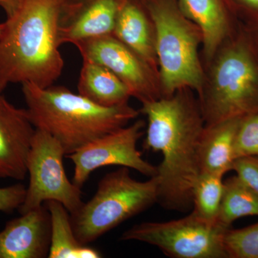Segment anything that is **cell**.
Returning <instances> with one entry per match:
<instances>
[{
    "instance_id": "cell-1",
    "label": "cell",
    "mask_w": 258,
    "mask_h": 258,
    "mask_svg": "<svg viewBox=\"0 0 258 258\" xmlns=\"http://www.w3.org/2000/svg\"><path fill=\"white\" fill-rule=\"evenodd\" d=\"M140 112L148 120L144 149L162 154L157 166V203L166 210L187 212L201 174L199 148L205 124L200 104L183 89L142 103Z\"/></svg>"
},
{
    "instance_id": "cell-2",
    "label": "cell",
    "mask_w": 258,
    "mask_h": 258,
    "mask_svg": "<svg viewBox=\"0 0 258 258\" xmlns=\"http://www.w3.org/2000/svg\"><path fill=\"white\" fill-rule=\"evenodd\" d=\"M64 0H23L0 34V93L13 83L45 88L60 77L58 20Z\"/></svg>"
},
{
    "instance_id": "cell-3",
    "label": "cell",
    "mask_w": 258,
    "mask_h": 258,
    "mask_svg": "<svg viewBox=\"0 0 258 258\" xmlns=\"http://www.w3.org/2000/svg\"><path fill=\"white\" fill-rule=\"evenodd\" d=\"M22 91L32 124L57 139L66 155L125 126L140 113L128 103L99 106L64 86L42 88L25 83Z\"/></svg>"
},
{
    "instance_id": "cell-4",
    "label": "cell",
    "mask_w": 258,
    "mask_h": 258,
    "mask_svg": "<svg viewBox=\"0 0 258 258\" xmlns=\"http://www.w3.org/2000/svg\"><path fill=\"white\" fill-rule=\"evenodd\" d=\"M221 47L200 96L205 125L258 111V62L244 29Z\"/></svg>"
},
{
    "instance_id": "cell-5",
    "label": "cell",
    "mask_w": 258,
    "mask_h": 258,
    "mask_svg": "<svg viewBox=\"0 0 258 258\" xmlns=\"http://www.w3.org/2000/svg\"><path fill=\"white\" fill-rule=\"evenodd\" d=\"M142 1L154 28L162 96L189 88L200 96L205 79L198 54L200 30L183 14L177 0Z\"/></svg>"
},
{
    "instance_id": "cell-6",
    "label": "cell",
    "mask_w": 258,
    "mask_h": 258,
    "mask_svg": "<svg viewBox=\"0 0 258 258\" xmlns=\"http://www.w3.org/2000/svg\"><path fill=\"white\" fill-rule=\"evenodd\" d=\"M157 176L139 181L128 168L106 174L94 196L71 215L75 235L84 244L94 242L117 226L157 203Z\"/></svg>"
},
{
    "instance_id": "cell-7",
    "label": "cell",
    "mask_w": 258,
    "mask_h": 258,
    "mask_svg": "<svg viewBox=\"0 0 258 258\" xmlns=\"http://www.w3.org/2000/svg\"><path fill=\"white\" fill-rule=\"evenodd\" d=\"M229 229L191 212L178 220L137 224L120 239L152 244L173 258H228L225 237Z\"/></svg>"
},
{
    "instance_id": "cell-8",
    "label": "cell",
    "mask_w": 258,
    "mask_h": 258,
    "mask_svg": "<svg viewBox=\"0 0 258 258\" xmlns=\"http://www.w3.org/2000/svg\"><path fill=\"white\" fill-rule=\"evenodd\" d=\"M66 155L60 142L45 131L37 129L27 161L30 177L20 215L40 208L44 202L62 204L71 215L82 206L81 187L70 181L63 164Z\"/></svg>"
},
{
    "instance_id": "cell-9",
    "label": "cell",
    "mask_w": 258,
    "mask_h": 258,
    "mask_svg": "<svg viewBox=\"0 0 258 258\" xmlns=\"http://www.w3.org/2000/svg\"><path fill=\"white\" fill-rule=\"evenodd\" d=\"M145 127L144 120H137L66 155L74 164L73 182L81 188L93 171L112 165L134 169L149 178L157 176V166L144 160L137 149Z\"/></svg>"
},
{
    "instance_id": "cell-10",
    "label": "cell",
    "mask_w": 258,
    "mask_h": 258,
    "mask_svg": "<svg viewBox=\"0 0 258 258\" xmlns=\"http://www.w3.org/2000/svg\"><path fill=\"white\" fill-rule=\"evenodd\" d=\"M82 56L111 71L144 103L162 98L159 73L113 35L93 37L74 44Z\"/></svg>"
},
{
    "instance_id": "cell-11",
    "label": "cell",
    "mask_w": 258,
    "mask_h": 258,
    "mask_svg": "<svg viewBox=\"0 0 258 258\" xmlns=\"http://www.w3.org/2000/svg\"><path fill=\"white\" fill-rule=\"evenodd\" d=\"M125 0H64L58 20V42L112 35Z\"/></svg>"
},
{
    "instance_id": "cell-12",
    "label": "cell",
    "mask_w": 258,
    "mask_h": 258,
    "mask_svg": "<svg viewBox=\"0 0 258 258\" xmlns=\"http://www.w3.org/2000/svg\"><path fill=\"white\" fill-rule=\"evenodd\" d=\"M35 131L27 109L17 108L0 93V179H25Z\"/></svg>"
},
{
    "instance_id": "cell-13",
    "label": "cell",
    "mask_w": 258,
    "mask_h": 258,
    "mask_svg": "<svg viewBox=\"0 0 258 258\" xmlns=\"http://www.w3.org/2000/svg\"><path fill=\"white\" fill-rule=\"evenodd\" d=\"M50 238V213L42 205L7 222L0 231V258L47 257Z\"/></svg>"
},
{
    "instance_id": "cell-14",
    "label": "cell",
    "mask_w": 258,
    "mask_h": 258,
    "mask_svg": "<svg viewBox=\"0 0 258 258\" xmlns=\"http://www.w3.org/2000/svg\"><path fill=\"white\" fill-rule=\"evenodd\" d=\"M180 10L200 32L204 53L213 60L218 49L230 38V13L226 0H177Z\"/></svg>"
},
{
    "instance_id": "cell-15",
    "label": "cell",
    "mask_w": 258,
    "mask_h": 258,
    "mask_svg": "<svg viewBox=\"0 0 258 258\" xmlns=\"http://www.w3.org/2000/svg\"><path fill=\"white\" fill-rule=\"evenodd\" d=\"M112 35L158 72L154 28L142 0H125Z\"/></svg>"
},
{
    "instance_id": "cell-16",
    "label": "cell",
    "mask_w": 258,
    "mask_h": 258,
    "mask_svg": "<svg viewBox=\"0 0 258 258\" xmlns=\"http://www.w3.org/2000/svg\"><path fill=\"white\" fill-rule=\"evenodd\" d=\"M241 120L235 118L205 125L199 148L201 172L224 176L232 171L236 159V135Z\"/></svg>"
},
{
    "instance_id": "cell-17",
    "label": "cell",
    "mask_w": 258,
    "mask_h": 258,
    "mask_svg": "<svg viewBox=\"0 0 258 258\" xmlns=\"http://www.w3.org/2000/svg\"><path fill=\"white\" fill-rule=\"evenodd\" d=\"M78 91L81 96L104 107L128 103L130 90L110 70L93 61L83 60Z\"/></svg>"
},
{
    "instance_id": "cell-18",
    "label": "cell",
    "mask_w": 258,
    "mask_h": 258,
    "mask_svg": "<svg viewBox=\"0 0 258 258\" xmlns=\"http://www.w3.org/2000/svg\"><path fill=\"white\" fill-rule=\"evenodd\" d=\"M50 213L51 238L49 258H99L102 254L98 249L81 243L76 235L71 214L62 204L56 201L46 202Z\"/></svg>"
},
{
    "instance_id": "cell-19",
    "label": "cell",
    "mask_w": 258,
    "mask_h": 258,
    "mask_svg": "<svg viewBox=\"0 0 258 258\" xmlns=\"http://www.w3.org/2000/svg\"><path fill=\"white\" fill-rule=\"evenodd\" d=\"M249 216L258 217V194L237 175L224 180L218 222L231 228L235 220Z\"/></svg>"
},
{
    "instance_id": "cell-20",
    "label": "cell",
    "mask_w": 258,
    "mask_h": 258,
    "mask_svg": "<svg viewBox=\"0 0 258 258\" xmlns=\"http://www.w3.org/2000/svg\"><path fill=\"white\" fill-rule=\"evenodd\" d=\"M224 176L201 172L193 190L192 211L209 222H218L224 193Z\"/></svg>"
},
{
    "instance_id": "cell-21",
    "label": "cell",
    "mask_w": 258,
    "mask_h": 258,
    "mask_svg": "<svg viewBox=\"0 0 258 258\" xmlns=\"http://www.w3.org/2000/svg\"><path fill=\"white\" fill-rule=\"evenodd\" d=\"M225 247L228 258H258V222L227 231Z\"/></svg>"
},
{
    "instance_id": "cell-22",
    "label": "cell",
    "mask_w": 258,
    "mask_h": 258,
    "mask_svg": "<svg viewBox=\"0 0 258 258\" xmlns=\"http://www.w3.org/2000/svg\"><path fill=\"white\" fill-rule=\"evenodd\" d=\"M235 157L258 156V111L242 118L235 139Z\"/></svg>"
},
{
    "instance_id": "cell-23",
    "label": "cell",
    "mask_w": 258,
    "mask_h": 258,
    "mask_svg": "<svg viewBox=\"0 0 258 258\" xmlns=\"http://www.w3.org/2000/svg\"><path fill=\"white\" fill-rule=\"evenodd\" d=\"M232 171H235L236 175L258 194V156L237 158Z\"/></svg>"
},
{
    "instance_id": "cell-24",
    "label": "cell",
    "mask_w": 258,
    "mask_h": 258,
    "mask_svg": "<svg viewBox=\"0 0 258 258\" xmlns=\"http://www.w3.org/2000/svg\"><path fill=\"white\" fill-rule=\"evenodd\" d=\"M26 189L20 183L0 187V212L10 213L18 210L24 203Z\"/></svg>"
},
{
    "instance_id": "cell-25",
    "label": "cell",
    "mask_w": 258,
    "mask_h": 258,
    "mask_svg": "<svg viewBox=\"0 0 258 258\" xmlns=\"http://www.w3.org/2000/svg\"><path fill=\"white\" fill-rule=\"evenodd\" d=\"M232 7L251 20L258 18V0H230Z\"/></svg>"
},
{
    "instance_id": "cell-26",
    "label": "cell",
    "mask_w": 258,
    "mask_h": 258,
    "mask_svg": "<svg viewBox=\"0 0 258 258\" xmlns=\"http://www.w3.org/2000/svg\"><path fill=\"white\" fill-rule=\"evenodd\" d=\"M244 29L258 62V18L248 20V24Z\"/></svg>"
},
{
    "instance_id": "cell-27",
    "label": "cell",
    "mask_w": 258,
    "mask_h": 258,
    "mask_svg": "<svg viewBox=\"0 0 258 258\" xmlns=\"http://www.w3.org/2000/svg\"><path fill=\"white\" fill-rule=\"evenodd\" d=\"M23 0H0V8L6 14L7 18H11L20 9Z\"/></svg>"
},
{
    "instance_id": "cell-28",
    "label": "cell",
    "mask_w": 258,
    "mask_h": 258,
    "mask_svg": "<svg viewBox=\"0 0 258 258\" xmlns=\"http://www.w3.org/2000/svg\"><path fill=\"white\" fill-rule=\"evenodd\" d=\"M3 24L0 23V34H1L2 30H3Z\"/></svg>"
}]
</instances>
